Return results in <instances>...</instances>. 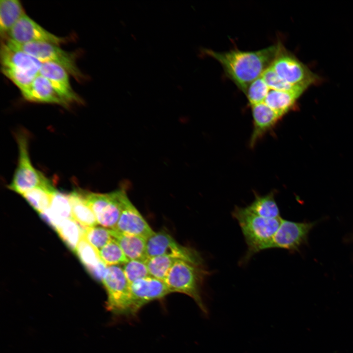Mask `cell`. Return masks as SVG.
<instances>
[{
	"label": "cell",
	"mask_w": 353,
	"mask_h": 353,
	"mask_svg": "<svg viewBox=\"0 0 353 353\" xmlns=\"http://www.w3.org/2000/svg\"><path fill=\"white\" fill-rule=\"evenodd\" d=\"M281 45L279 42L256 51H203L220 63L227 76L245 94L250 85L271 66Z\"/></svg>",
	"instance_id": "6da1fadb"
},
{
	"label": "cell",
	"mask_w": 353,
	"mask_h": 353,
	"mask_svg": "<svg viewBox=\"0 0 353 353\" xmlns=\"http://www.w3.org/2000/svg\"><path fill=\"white\" fill-rule=\"evenodd\" d=\"M232 216L237 221L247 246L243 262L248 261L255 253L269 249L281 218H264L252 213L246 207H236Z\"/></svg>",
	"instance_id": "7a4b0ae2"
},
{
	"label": "cell",
	"mask_w": 353,
	"mask_h": 353,
	"mask_svg": "<svg viewBox=\"0 0 353 353\" xmlns=\"http://www.w3.org/2000/svg\"><path fill=\"white\" fill-rule=\"evenodd\" d=\"M209 273L203 264H196L185 260H176L164 281L171 293L179 292L191 297L204 314L207 310L203 303L201 287Z\"/></svg>",
	"instance_id": "3957f363"
},
{
	"label": "cell",
	"mask_w": 353,
	"mask_h": 353,
	"mask_svg": "<svg viewBox=\"0 0 353 353\" xmlns=\"http://www.w3.org/2000/svg\"><path fill=\"white\" fill-rule=\"evenodd\" d=\"M1 69L21 92L26 89L39 74L42 63L31 55L6 42L0 49Z\"/></svg>",
	"instance_id": "277c9868"
},
{
	"label": "cell",
	"mask_w": 353,
	"mask_h": 353,
	"mask_svg": "<svg viewBox=\"0 0 353 353\" xmlns=\"http://www.w3.org/2000/svg\"><path fill=\"white\" fill-rule=\"evenodd\" d=\"M102 283L107 294V309L117 315L131 316L130 284L122 267L107 266Z\"/></svg>",
	"instance_id": "5b68a950"
},
{
	"label": "cell",
	"mask_w": 353,
	"mask_h": 353,
	"mask_svg": "<svg viewBox=\"0 0 353 353\" xmlns=\"http://www.w3.org/2000/svg\"><path fill=\"white\" fill-rule=\"evenodd\" d=\"M271 67L286 82L303 91L320 79L317 75L287 51L282 44Z\"/></svg>",
	"instance_id": "8992f818"
},
{
	"label": "cell",
	"mask_w": 353,
	"mask_h": 353,
	"mask_svg": "<svg viewBox=\"0 0 353 353\" xmlns=\"http://www.w3.org/2000/svg\"><path fill=\"white\" fill-rule=\"evenodd\" d=\"M6 42L31 55L42 63L52 62L61 66L78 82L86 78L76 65L75 54L63 50L58 45L46 42L19 44L9 39Z\"/></svg>",
	"instance_id": "52a82bcc"
},
{
	"label": "cell",
	"mask_w": 353,
	"mask_h": 353,
	"mask_svg": "<svg viewBox=\"0 0 353 353\" xmlns=\"http://www.w3.org/2000/svg\"><path fill=\"white\" fill-rule=\"evenodd\" d=\"M19 149L17 166L8 188L21 195L41 184L47 178L32 165L28 152L27 134L19 132L16 135Z\"/></svg>",
	"instance_id": "ba28073f"
},
{
	"label": "cell",
	"mask_w": 353,
	"mask_h": 353,
	"mask_svg": "<svg viewBox=\"0 0 353 353\" xmlns=\"http://www.w3.org/2000/svg\"><path fill=\"white\" fill-rule=\"evenodd\" d=\"M126 194L122 189L105 194L85 192L86 200L98 224L109 229L115 227Z\"/></svg>",
	"instance_id": "9c48e42d"
},
{
	"label": "cell",
	"mask_w": 353,
	"mask_h": 353,
	"mask_svg": "<svg viewBox=\"0 0 353 353\" xmlns=\"http://www.w3.org/2000/svg\"><path fill=\"white\" fill-rule=\"evenodd\" d=\"M147 258L167 255L196 264H203L200 254L193 249L178 244L165 231L154 232L146 239Z\"/></svg>",
	"instance_id": "30bf717a"
},
{
	"label": "cell",
	"mask_w": 353,
	"mask_h": 353,
	"mask_svg": "<svg viewBox=\"0 0 353 353\" xmlns=\"http://www.w3.org/2000/svg\"><path fill=\"white\" fill-rule=\"evenodd\" d=\"M314 225V223L296 222L281 218L269 249L298 251L306 242L308 233Z\"/></svg>",
	"instance_id": "8fae6325"
},
{
	"label": "cell",
	"mask_w": 353,
	"mask_h": 353,
	"mask_svg": "<svg viewBox=\"0 0 353 353\" xmlns=\"http://www.w3.org/2000/svg\"><path fill=\"white\" fill-rule=\"evenodd\" d=\"M8 36L7 39L19 44L46 42L59 46L68 40L67 38L58 37L48 31L26 14L14 25Z\"/></svg>",
	"instance_id": "7c38bea8"
},
{
	"label": "cell",
	"mask_w": 353,
	"mask_h": 353,
	"mask_svg": "<svg viewBox=\"0 0 353 353\" xmlns=\"http://www.w3.org/2000/svg\"><path fill=\"white\" fill-rule=\"evenodd\" d=\"M132 301L131 316L136 315L148 303L161 300L171 293L164 281L151 276L130 283Z\"/></svg>",
	"instance_id": "4fadbf2b"
},
{
	"label": "cell",
	"mask_w": 353,
	"mask_h": 353,
	"mask_svg": "<svg viewBox=\"0 0 353 353\" xmlns=\"http://www.w3.org/2000/svg\"><path fill=\"white\" fill-rule=\"evenodd\" d=\"M114 229L126 234L148 239L154 231L131 202L126 194L124 196L121 214Z\"/></svg>",
	"instance_id": "5bb4252c"
},
{
	"label": "cell",
	"mask_w": 353,
	"mask_h": 353,
	"mask_svg": "<svg viewBox=\"0 0 353 353\" xmlns=\"http://www.w3.org/2000/svg\"><path fill=\"white\" fill-rule=\"evenodd\" d=\"M39 74L50 81L68 106L71 103L82 102L81 99L72 88L69 73L61 66L52 62L43 63Z\"/></svg>",
	"instance_id": "9a60e30c"
},
{
	"label": "cell",
	"mask_w": 353,
	"mask_h": 353,
	"mask_svg": "<svg viewBox=\"0 0 353 353\" xmlns=\"http://www.w3.org/2000/svg\"><path fill=\"white\" fill-rule=\"evenodd\" d=\"M253 119V128L249 145L254 147L257 143L282 118L264 102L251 106Z\"/></svg>",
	"instance_id": "2e32d148"
},
{
	"label": "cell",
	"mask_w": 353,
	"mask_h": 353,
	"mask_svg": "<svg viewBox=\"0 0 353 353\" xmlns=\"http://www.w3.org/2000/svg\"><path fill=\"white\" fill-rule=\"evenodd\" d=\"M21 92L24 99L30 102L68 106L55 91L50 81L40 74L35 77L26 89Z\"/></svg>",
	"instance_id": "e0dca14e"
},
{
	"label": "cell",
	"mask_w": 353,
	"mask_h": 353,
	"mask_svg": "<svg viewBox=\"0 0 353 353\" xmlns=\"http://www.w3.org/2000/svg\"><path fill=\"white\" fill-rule=\"evenodd\" d=\"M40 216L56 231L63 221L72 218L69 194L56 190L49 208L40 213Z\"/></svg>",
	"instance_id": "ac0fdd59"
},
{
	"label": "cell",
	"mask_w": 353,
	"mask_h": 353,
	"mask_svg": "<svg viewBox=\"0 0 353 353\" xmlns=\"http://www.w3.org/2000/svg\"><path fill=\"white\" fill-rule=\"evenodd\" d=\"M113 238L118 243L128 260L146 261V239L136 235L119 232L110 229Z\"/></svg>",
	"instance_id": "d6986e66"
},
{
	"label": "cell",
	"mask_w": 353,
	"mask_h": 353,
	"mask_svg": "<svg viewBox=\"0 0 353 353\" xmlns=\"http://www.w3.org/2000/svg\"><path fill=\"white\" fill-rule=\"evenodd\" d=\"M72 208V216L82 228L96 226L95 216L89 205L85 192L75 190L69 194Z\"/></svg>",
	"instance_id": "ffe728a7"
},
{
	"label": "cell",
	"mask_w": 353,
	"mask_h": 353,
	"mask_svg": "<svg viewBox=\"0 0 353 353\" xmlns=\"http://www.w3.org/2000/svg\"><path fill=\"white\" fill-rule=\"evenodd\" d=\"M21 2L18 0L0 1V33L5 38L17 22L25 15Z\"/></svg>",
	"instance_id": "44dd1931"
},
{
	"label": "cell",
	"mask_w": 353,
	"mask_h": 353,
	"mask_svg": "<svg viewBox=\"0 0 353 353\" xmlns=\"http://www.w3.org/2000/svg\"><path fill=\"white\" fill-rule=\"evenodd\" d=\"M56 189L47 178L41 184L22 196L39 213L49 208Z\"/></svg>",
	"instance_id": "7402d4cb"
},
{
	"label": "cell",
	"mask_w": 353,
	"mask_h": 353,
	"mask_svg": "<svg viewBox=\"0 0 353 353\" xmlns=\"http://www.w3.org/2000/svg\"><path fill=\"white\" fill-rule=\"evenodd\" d=\"M302 93L270 89L264 102L281 118L294 106Z\"/></svg>",
	"instance_id": "603a6c76"
},
{
	"label": "cell",
	"mask_w": 353,
	"mask_h": 353,
	"mask_svg": "<svg viewBox=\"0 0 353 353\" xmlns=\"http://www.w3.org/2000/svg\"><path fill=\"white\" fill-rule=\"evenodd\" d=\"M246 207L252 213L264 218L275 219L281 218L274 192L265 195L256 194L253 201Z\"/></svg>",
	"instance_id": "cb8c5ba5"
},
{
	"label": "cell",
	"mask_w": 353,
	"mask_h": 353,
	"mask_svg": "<svg viewBox=\"0 0 353 353\" xmlns=\"http://www.w3.org/2000/svg\"><path fill=\"white\" fill-rule=\"evenodd\" d=\"M66 246L75 252L82 237L81 226L72 218L63 221L56 231Z\"/></svg>",
	"instance_id": "d4e9b609"
},
{
	"label": "cell",
	"mask_w": 353,
	"mask_h": 353,
	"mask_svg": "<svg viewBox=\"0 0 353 353\" xmlns=\"http://www.w3.org/2000/svg\"><path fill=\"white\" fill-rule=\"evenodd\" d=\"M176 260L167 255H158L148 258L145 263L150 276L164 281Z\"/></svg>",
	"instance_id": "484cf974"
},
{
	"label": "cell",
	"mask_w": 353,
	"mask_h": 353,
	"mask_svg": "<svg viewBox=\"0 0 353 353\" xmlns=\"http://www.w3.org/2000/svg\"><path fill=\"white\" fill-rule=\"evenodd\" d=\"M98 252L101 260L107 266L124 264L129 260L113 238Z\"/></svg>",
	"instance_id": "4316f807"
},
{
	"label": "cell",
	"mask_w": 353,
	"mask_h": 353,
	"mask_svg": "<svg viewBox=\"0 0 353 353\" xmlns=\"http://www.w3.org/2000/svg\"><path fill=\"white\" fill-rule=\"evenodd\" d=\"M75 253L88 272L101 261L98 251L83 237L77 245Z\"/></svg>",
	"instance_id": "83f0119b"
},
{
	"label": "cell",
	"mask_w": 353,
	"mask_h": 353,
	"mask_svg": "<svg viewBox=\"0 0 353 353\" xmlns=\"http://www.w3.org/2000/svg\"><path fill=\"white\" fill-rule=\"evenodd\" d=\"M82 237L98 251L113 239L110 229L102 226L82 228Z\"/></svg>",
	"instance_id": "f1b7e54d"
},
{
	"label": "cell",
	"mask_w": 353,
	"mask_h": 353,
	"mask_svg": "<svg viewBox=\"0 0 353 353\" xmlns=\"http://www.w3.org/2000/svg\"><path fill=\"white\" fill-rule=\"evenodd\" d=\"M270 88L262 77L260 76L249 86L245 94L251 106L263 102Z\"/></svg>",
	"instance_id": "f546056e"
},
{
	"label": "cell",
	"mask_w": 353,
	"mask_h": 353,
	"mask_svg": "<svg viewBox=\"0 0 353 353\" xmlns=\"http://www.w3.org/2000/svg\"><path fill=\"white\" fill-rule=\"evenodd\" d=\"M122 268L129 284L150 276L145 261L129 260L123 264Z\"/></svg>",
	"instance_id": "4dcf8cb0"
},
{
	"label": "cell",
	"mask_w": 353,
	"mask_h": 353,
	"mask_svg": "<svg viewBox=\"0 0 353 353\" xmlns=\"http://www.w3.org/2000/svg\"><path fill=\"white\" fill-rule=\"evenodd\" d=\"M262 77L271 89L295 91L303 94L304 91L301 89L295 87L282 79L276 74L271 66L268 68L261 75Z\"/></svg>",
	"instance_id": "1f68e13d"
}]
</instances>
